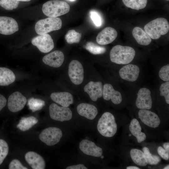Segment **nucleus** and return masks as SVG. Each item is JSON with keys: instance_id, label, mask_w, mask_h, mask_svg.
Instances as JSON below:
<instances>
[{"instance_id": "obj_30", "label": "nucleus", "mask_w": 169, "mask_h": 169, "mask_svg": "<svg viewBox=\"0 0 169 169\" xmlns=\"http://www.w3.org/2000/svg\"><path fill=\"white\" fill-rule=\"evenodd\" d=\"M142 150L148 164L151 165H156L160 162L161 159L160 157L151 154L148 148L144 147L142 148Z\"/></svg>"}, {"instance_id": "obj_23", "label": "nucleus", "mask_w": 169, "mask_h": 169, "mask_svg": "<svg viewBox=\"0 0 169 169\" xmlns=\"http://www.w3.org/2000/svg\"><path fill=\"white\" fill-rule=\"evenodd\" d=\"M132 34L137 42L140 45H148L151 41V38L147 33L139 27H135L132 30Z\"/></svg>"}, {"instance_id": "obj_6", "label": "nucleus", "mask_w": 169, "mask_h": 169, "mask_svg": "<svg viewBox=\"0 0 169 169\" xmlns=\"http://www.w3.org/2000/svg\"><path fill=\"white\" fill-rule=\"evenodd\" d=\"M61 129L56 127H49L43 130L39 136L40 140L49 146L57 144L62 136Z\"/></svg>"}, {"instance_id": "obj_46", "label": "nucleus", "mask_w": 169, "mask_h": 169, "mask_svg": "<svg viewBox=\"0 0 169 169\" xmlns=\"http://www.w3.org/2000/svg\"><path fill=\"white\" fill-rule=\"evenodd\" d=\"M101 156V158L103 159V158H104V156Z\"/></svg>"}, {"instance_id": "obj_41", "label": "nucleus", "mask_w": 169, "mask_h": 169, "mask_svg": "<svg viewBox=\"0 0 169 169\" xmlns=\"http://www.w3.org/2000/svg\"><path fill=\"white\" fill-rule=\"evenodd\" d=\"M7 104V100L5 97L0 94V111Z\"/></svg>"}, {"instance_id": "obj_26", "label": "nucleus", "mask_w": 169, "mask_h": 169, "mask_svg": "<svg viewBox=\"0 0 169 169\" xmlns=\"http://www.w3.org/2000/svg\"><path fill=\"white\" fill-rule=\"evenodd\" d=\"M131 157L133 161L136 165L145 166L148 164L143 152L141 150L133 148L130 152Z\"/></svg>"}, {"instance_id": "obj_48", "label": "nucleus", "mask_w": 169, "mask_h": 169, "mask_svg": "<svg viewBox=\"0 0 169 169\" xmlns=\"http://www.w3.org/2000/svg\"><path fill=\"white\" fill-rule=\"evenodd\" d=\"M166 0V1H169V0Z\"/></svg>"}, {"instance_id": "obj_28", "label": "nucleus", "mask_w": 169, "mask_h": 169, "mask_svg": "<svg viewBox=\"0 0 169 169\" xmlns=\"http://www.w3.org/2000/svg\"><path fill=\"white\" fill-rule=\"evenodd\" d=\"M127 7L139 10L144 8L146 6L147 0H122Z\"/></svg>"}, {"instance_id": "obj_47", "label": "nucleus", "mask_w": 169, "mask_h": 169, "mask_svg": "<svg viewBox=\"0 0 169 169\" xmlns=\"http://www.w3.org/2000/svg\"><path fill=\"white\" fill-rule=\"evenodd\" d=\"M70 0V1H74L75 0Z\"/></svg>"}, {"instance_id": "obj_27", "label": "nucleus", "mask_w": 169, "mask_h": 169, "mask_svg": "<svg viewBox=\"0 0 169 169\" xmlns=\"http://www.w3.org/2000/svg\"><path fill=\"white\" fill-rule=\"evenodd\" d=\"M38 121V120L33 116L23 117L19 120L17 127L21 131H25L31 128L37 123Z\"/></svg>"}, {"instance_id": "obj_3", "label": "nucleus", "mask_w": 169, "mask_h": 169, "mask_svg": "<svg viewBox=\"0 0 169 169\" xmlns=\"http://www.w3.org/2000/svg\"><path fill=\"white\" fill-rule=\"evenodd\" d=\"M97 129L99 133L105 137L113 136L117 131V125L114 116L109 112L103 113L98 121Z\"/></svg>"}, {"instance_id": "obj_34", "label": "nucleus", "mask_w": 169, "mask_h": 169, "mask_svg": "<svg viewBox=\"0 0 169 169\" xmlns=\"http://www.w3.org/2000/svg\"><path fill=\"white\" fill-rule=\"evenodd\" d=\"M9 151L8 145L4 140L0 139V165L7 156Z\"/></svg>"}, {"instance_id": "obj_19", "label": "nucleus", "mask_w": 169, "mask_h": 169, "mask_svg": "<svg viewBox=\"0 0 169 169\" xmlns=\"http://www.w3.org/2000/svg\"><path fill=\"white\" fill-rule=\"evenodd\" d=\"M102 95L105 100H111L112 102L115 105L120 104L122 101L120 92L115 90L112 85L110 84H105L103 85Z\"/></svg>"}, {"instance_id": "obj_43", "label": "nucleus", "mask_w": 169, "mask_h": 169, "mask_svg": "<svg viewBox=\"0 0 169 169\" xmlns=\"http://www.w3.org/2000/svg\"><path fill=\"white\" fill-rule=\"evenodd\" d=\"M127 169H140V168L138 167L134 166H127L126 167Z\"/></svg>"}, {"instance_id": "obj_4", "label": "nucleus", "mask_w": 169, "mask_h": 169, "mask_svg": "<svg viewBox=\"0 0 169 169\" xmlns=\"http://www.w3.org/2000/svg\"><path fill=\"white\" fill-rule=\"evenodd\" d=\"M70 6L66 2L59 0H52L44 3L42 10L44 14L50 17L56 18L68 13Z\"/></svg>"}, {"instance_id": "obj_24", "label": "nucleus", "mask_w": 169, "mask_h": 169, "mask_svg": "<svg viewBox=\"0 0 169 169\" xmlns=\"http://www.w3.org/2000/svg\"><path fill=\"white\" fill-rule=\"evenodd\" d=\"M129 128L131 133L136 138L138 143H141L146 140V135L141 131V128L136 119L134 118L131 120Z\"/></svg>"}, {"instance_id": "obj_16", "label": "nucleus", "mask_w": 169, "mask_h": 169, "mask_svg": "<svg viewBox=\"0 0 169 169\" xmlns=\"http://www.w3.org/2000/svg\"><path fill=\"white\" fill-rule=\"evenodd\" d=\"M118 33L114 28L106 27L100 32L96 37L98 44L102 45L108 44L112 42L116 38Z\"/></svg>"}, {"instance_id": "obj_33", "label": "nucleus", "mask_w": 169, "mask_h": 169, "mask_svg": "<svg viewBox=\"0 0 169 169\" xmlns=\"http://www.w3.org/2000/svg\"><path fill=\"white\" fill-rule=\"evenodd\" d=\"M19 1L16 0H0V5L7 10H11L16 8Z\"/></svg>"}, {"instance_id": "obj_18", "label": "nucleus", "mask_w": 169, "mask_h": 169, "mask_svg": "<svg viewBox=\"0 0 169 169\" xmlns=\"http://www.w3.org/2000/svg\"><path fill=\"white\" fill-rule=\"evenodd\" d=\"M103 85L101 82L91 81L84 87V91L89 95L91 99L95 101L102 96Z\"/></svg>"}, {"instance_id": "obj_31", "label": "nucleus", "mask_w": 169, "mask_h": 169, "mask_svg": "<svg viewBox=\"0 0 169 169\" xmlns=\"http://www.w3.org/2000/svg\"><path fill=\"white\" fill-rule=\"evenodd\" d=\"M85 48L90 52L95 55L103 54L106 50L105 47L99 46L91 42L87 43Z\"/></svg>"}, {"instance_id": "obj_37", "label": "nucleus", "mask_w": 169, "mask_h": 169, "mask_svg": "<svg viewBox=\"0 0 169 169\" xmlns=\"http://www.w3.org/2000/svg\"><path fill=\"white\" fill-rule=\"evenodd\" d=\"M90 17L95 25L99 27L101 24V20L100 16L98 13L95 11L90 12Z\"/></svg>"}, {"instance_id": "obj_40", "label": "nucleus", "mask_w": 169, "mask_h": 169, "mask_svg": "<svg viewBox=\"0 0 169 169\" xmlns=\"http://www.w3.org/2000/svg\"><path fill=\"white\" fill-rule=\"evenodd\" d=\"M66 169H87L84 165L79 164L76 165H71L67 167Z\"/></svg>"}, {"instance_id": "obj_1", "label": "nucleus", "mask_w": 169, "mask_h": 169, "mask_svg": "<svg viewBox=\"0 0 169 169\" xmlns=\"http://www.w3.org/2000/svg\"><path fill=\"white\" fill-rule=\"evenodd\" d=\"M135 54V51L132 47L117 45L111 49L110 59L112 62L116 64H127L133 60Z\"/></svg>"}, {"instance_id": "obj_17", "label": "nucleus", "mask_w": 169, "mask_h": 169, "mask_svg": "<svg viewBox=\"0 0 169 169\" xmlns=\"http://www.w3.org/2000/svg\"><path fill=\"white\" fill-rule=\"evenodd\" d=\"M64 59L63 52L55 50L45 55L42 59L43 62L46 64L54 68L60 67Z\"/></svg>"}, {"instance_id": "obj_15", "label": "nucleus", "mask_w": 169, "mask_h": 169, "mask_svg": "<svg viewBox=\"0 0 169 169\" xmlns=\"http://www.w3.org/2000/svg\"><path fill=\"white\" fill-rule=\"evenodd\" d=\"M80 150L84 154L95 157H100L103 154L102 149L94 142L86 139L82 140L79 143Z\"/></svg>"}, {"instance_id": "obj_8", "label": "nucleus", "mask_w": 169, "mask_h": 169, "mask_svg": "<svg viewBox=\"0 0 169 169\" xmlns=\"http://www.w3.org/2000/svg\"><path fill=\"white\" fill-rule=\"evenodd\" d=\"M68 75L74 84L79 85L82 83L84 71L82 64L80 62L76 60L71 61L69 65Z\"/></svg>"}, {"instance_id": "obj_38", "label": "nucleus", "mask_w": 169, "mask_h": 169, "mask_svg": "<svg viewBox=\"0 0 169 169\" xmlns=\"http://www.w3.org/2000/svg\"><path fill=\"white\" fill-rule=\"evenodd\" d=\"M9 169H27L28 168L24 166L20 161L17 159L13 160L9 164Z\"/></svg>"}, {"instance_id": "obj_25", "label": "nucleus", "mask_w": 169, "mask_h": 169, "mask_svg": "<svg viewBox=\"0 0 169 169\" xmlns=\"http://www.w3.org/2000/svg\"><path fill=\"white\" fill-rule=\"evenodd\" d=\"M15 79V75L11 69L0 67V85H8L13 83Z\"/></svg>"}, {"instance_id": "obj_22", "label": "nucleus", "mask_w": 169, "mask_h": 169, "mask_svg": "<svg viewBox=\"0 0 169 169\" xmlns=\"http://www.w3.org/2000/svg\"><path fill=\"white\" fill-rule=\"evenodd\" d=\"M77 110L79 115L90 120L94 119L98 113L95 106L86 103L79 104L77 107Z\"/></svg>"}, {"instance_id": "obj_14", "label": "nucleus", "mask_w": 169, "mask_h": 169, "mask_svg": "<svg viewBox=\"0 0 169 169\" xmlns=\"http://www.w3.org/2000/svg\"><path fill=\"white\" fill-rule=\"evenodd\" d=\"M19 30L16 21L13 18L6 16H0V33L12 34Z\"/></svg>"}, {"instance_id": "obj_32", "label": "nucleus", "mask_w": 169, "mask_h": 169, "mask_svg": "<svg viewBox=\"0 0 169 169\" xmlns=\"http://www.w3.org/2000/svg\"><path fill=\"white\" fill-rule=\"evenodd\" d=\"M29 109L33 112L41 110L45 105V102L42 100L33 98L30 99L28 102Z\"/></svg>"}, {"instance_id": "obj_42", "label": "nucleus", "mask_w": 169, "mask_h": 169, "mask_svg": "<svg viewBox=\"0 0 169 169\" xmlns=\"http://www.w3.org/2000/svg\"><path fill=\"white\" fill-rule=\"evenodd\" d=\"M163 146L164 149L169 152V142L165 143L163 144Z\"/></svg>"}, {"instance_id": "obj_21", "label": "nucleus", "mask_w": 169, "mask_h": 169, "mask_svg": "<svg viewBox=\"0 0 169 169\" xmlns=\"http://www.w3.org/2000/svg\"><path fill=\"white\" fill-rule=\"evenodd\" d=\"M50 96L54 101L63 107H68L74 102L73 95L68 92H54Z\"/></svg>"}, {"instance_id": "obj_20", "label": "nucleus", "mask_w": 169, "mask_h": 169, "mask_svg": "<svg viewBox=\"0 0 169 169\" xmlns=\"http://www.w3.org/2000/svg\"><path fill=\"white\" fill-rule=\"evenodd\" d=\"M27 162L33 169H44L45 162L43 157L37 153L32 151L27 152L25 156Z\"/></svg>"}, {"instance_id": "obj_44", "label": "nucleus", "mask_w": 169, "mask_h": 169, "mask_svg": "<svg viewBox=\"0 0 169 169\" xmlns=\"http://www.w3.org/2000/svg\"><path fill=\"white\" fill-rule=\"evenodd\" d=\"M19 1H22V2H28L30 1L31 0H16Z\"/></svg>"}, {"instance_id": "obj_5", "label": "nucleus", "mask_w": 169, "mask_h": 169, "mask_svg": "<svg viewBox=\"0 0 169 169\" xmlns=\"http://www.w3.org/2000/svg\"><path fill=\"white\" fill-rule=\"evenodd\" d=\"M62 26L60 18L49 17L38 21L35 25V29L38 34L41 35L59 30Z\"/></svg>"}, {"instance_id": "obj_13", "label": "nucleus", "mask_w": 169, "mask_h": 169, "mask_svg": "<svg viewBox=\"0 0 169 169\" xmlns=\"http://www.w3.org/2000/svg\"><path fill=\"white\" fill-rule=\"evenodd\" d=\"M138 115L144 124L151 127H157L160 123V120L158 115L148 110L140 109Z\"/></svg>"}, {"instance_id": "obj_36", "label": "nucleus", "mask_w": 169, "mask_h": 169, "mask_svg": "<svg viewBox=\"0 0 169 169\" xmlns=\"http://www.w3.org/2000/svg\"><path fill=\"white\" fill-rule=\"evenodd\" d=\"M159 78L163 81H169V65L167 64L162 67L159 72Z\"/></svg>"}, {"instance_id": "obj_39", "label": "nucleus", "mask_w": 169, "mask_h": 169, "mask_svg": "<svg viewBox=\"0 0 169 169\" xmlns=\"http://www.w3.org/2000/svg\"><path fill=\"white\" fill-rule=\"evenodd\" d=\"M157 152L159 155L163 159L167 160L169 159V152L167 151L161 146L157 148Z\"/></svg>"}, {"instance_id": "obj_45", "label": "nucleus", "mask_w": 169, "mask_h": 169, "mask_svg": "<svg viewBox=\"0 0 169 169\" xmlns=\"http://www.w3.org/2000/svg\"><path fill=\"white\" fill-rule=\"evenodd\" d=\"M164 169H169V165H168L166 166H165L164 168Z\"/></svg>"}, {"instance_id": "obj_35", "label": "nucleus", "mask_w": 169, "mask_h": 169, "mask_svg": "<svg viewBox=\"0 0 169 169\" xmlns=\"http://www.w3.org/2000/svg\"><path fill=\"white\" fill-rule=\"evenodd\" d=\"M160 95L164 96L166 102L169 104V81L162 84L159 88Z\"/></svg>"}, {"instance_id": "obj_9", "label": "nucleus", "mask_w": 169, "mask_h": 169, "mask_svg": "<svg viewBox=\"0 0 169 169\" xmlns=\"http://www.w3.org/2000/svg\"><path fill=\"white\" fill-rule=\"evenodd\" d=\"M31 43L43 53L50 52L54 47L53 40L51 36L48 33L39 35L35 37L32 40Z\"/></svg>"}, {"instance_id": "obj_2", "label": "nucleus", "mask_w": 169, "mask_h": 169, "mask_svg": "<svg viewBox=\"0 0 169 169\" xmlns=\"http://www.w3.org/2000/svg\"><path fill=\"white\" fill-rule=\"evenodd\" d=\"M144 29L151 38L157 39L168 32L169 24L166 19L159 18L149 22L145 26Z\"/></svg>"}, {"instance_id": "obj_11", "label": "nucleus", "mask_w": 169, "mask_h": 169, "mask_svg": "<svg viewBox=\"0 0 169 169\" xmlns=\"http://www.w3.org/2000/svg\"><path fill=\"white\" fill-rule=\"evenodd\" d=\"M152 103L150 90L146 88L140 89L136 101L137 107L140 109L150 110L152 107Z\"/></svg>"}, {"instance_id": "obj_12", "label": "nucleus", "mask_w": 169, "mask_h": 169, "mask_svg": "<svg viewBox=\"0 0 169 169\" xmlns=\"http://www.w3.org/2000/svg\"><path fill=\"white\" fill-rule=\"evenodd\" d=\"M140 69L139 67L134 64H128L120 69L119 74L122 79L130 82L136 80L139 76Z\"/></svg>"}, {"instance_id": "obj_29", "label": "nucleus", "mask_w": 169, "mask_h": 169, "mask_svg": "<svg viewBox=\"0 0 169 169\" xmlns=\"http://www.w3.org/2000/svg\"><path fill=\"white\" fill-rule=\"evenodd\" d=\"M81 36V33L76 32L74 29H71L67 32L65 36V38L69 44L77 43L79 42Z\"/></svg>"}, {"instance_id": "obj_10", "label": "nucleus", "mask_w": 169, "mask_h": 169, "mask_svg": "<svg viewBox=\"0 0 169 169\" xmlns=\"http://www.w3.org/2000/svg\"><path fill=\"white\" fill-rule=\"evenodd\" d=\"M27 101L26 98L20 92L16 91L9 97L8 106L9 110L13 112L21 110L24 107Z\"/></svg>"}, {"instance_id": "obj_7", "label": "nucleus", "mask_w": 169, "mask_h": 169, "mask_svg": "<svg viewBox=\"0 0 169 169\" xmlns=\"http://www.w3.org/2000/svg\"><path fill=\"white\" fill-rule=\"evenodd\" d=\"M49 114L52 119L61 122L70 120L72 113L68 107L59 106L56 104H51L49 107Z\"/></svg>"}]
</instances>
